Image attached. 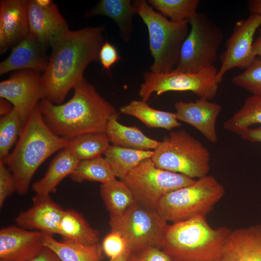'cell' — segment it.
<instances>
[{"mask_svg": "<svg viewBox=\"0 0 261 261\" xmlns=\"http://www.w3.org/2000/svg\"><path fill=\"white\" fill-rule=\"evenodd\" d=\"M102 26L69 30L51 46L47 66L42 74L45 99L61 104L69 91L84 78L87 66L99 61L104 43Z\"/></svg>", "mask_w": 261, "mask_h": 261, "instance_id": "1", "label": "cell"}, {"mask_svg": "<svg viewBox=\"0 0 261 261\" xmlns=\"http://www.w3.org/2000/svg\"><path fill=\"white\" fill-rule=\"evenodd\" d=\"M72 97L57 104L48 100L38 104L43 119L57 135L71 139L89 133L105 132L109 119L118 114L84 78L73 88Z\"/></svg>", "mask_w": 261, "mask_h": 261, "instance_id": "2", "label": "cell"}, {"mask_svg": "<svg viewBox=\"0 0 261 261\" xmlns=\"http://www.w3.org/2000/svg\"><path fill=\"white\" fill-rule=\"evenodd\" d=\"M69 141L51 131L36 107L22 126L14 149L1 160L13 174L16 192L26 194L39 167L53 153L65 148Z\"/></svg>", "mask_w": 261, "mask_h": 261, "instance_id": "3", "label": "cell"}, {"mask_svg": "<svg viewBox=\"0 0 261 261\" xmlns=\"http://www.w3.org/2000/svg\"><path fill=\"white\" fill-rule=\"evenodd\" d=\"M232 231L225 226L214 229L199 216L168 224L161 248L173 261H221Z\"/></svg>", "mask_w": 261, "mask_h": 261, "instance_id": "4", "label": "cell"}, {"mask_svg": "<svg viewBox=\"0 0 261 261\" xmlns=\"http://www.w3.org/2000/svg\"><path fill=\"white\" fill-rule=\"evenodd\" d=\"M132 4L136 14L147 28L149 49L153 58L150 71L166 73L174 71L188 34V22L169 20L145 0H136Z\"/></svg>", "mask_w": 261, "mask_h": 261, "instance_id": "5", "label": "cell"}, {"mask_svg": "<svg viewBox=\"0 0 261 261\" xmlns=\"http://www.w3.org/2000/svg\"><path fill=\"white\" fill-rule=\"evenodd\" d=\"M151 159L161 169L199 178L210 170L209 150L184 130L172 131L154 150Z\"/></svg>", "mask_w": 261, "mask_h": 261, "instance_id": "6", "label": "cell"}, {"mask_svg": "<svg viewBox=\"0 0 261 261\" xmlns=\"http://www.w3.org/2000/svg\"><path fill=\"white\" fill-rule=\"evenodd\" d=\"M225 193L223 186L213 176L207 175L165 195L156 210L167 222L173 223L206 217Z\"/></svg>", "mask_w": 261, "mask_h": 261, "instance_id": "7", "label": "cell"}, {"mask_svg": "<svg viewBox=\"0 0 261 261\" xmlns=\"http://www.w3.org/2000/svg\"><path fill=\"white\" fill-rule=\"evenodd\" d=\"M188 22L190 31L183 43L174 70L195 72L214 66L223 33L220 27L203 13H197Z\"/></svg>", "mask_w": 261, "mask_h": 261, "instance_id": "8", "label": "cell"}, {"mask_svg": "<svg viewBox=\"0 0 261 261\" xmlns=\"http://www.w3.org/2000/svg\"><path fill=\"white\" fill-rule=\"evenodd\" d=\"M167 222L156 210L136 203L124 212L110 216L111 231L124 238L131 252L148 246L161 247Z\"/></svg>", "mask_w": 261, "mask_h": 261, "instance_id": "9", "label": "cell"}, {"mask_svg": "<svg viewBox=\"0 0 261 261\" xmlns=\"http://www.w3.org/2000/svg\"><path fill=\"white\" fill-rule=\"evenodd\" d=\"M121 180L132 190L139 204L154 210L165 195L195 181L157 167L151 158L143 160Z\"/></svg>", "mask_w": 261, "mask_h": 261, "instance_id": "10", "label": "cell"}, {"mask_svg": "<svg viewBox=\"0 0 261 261\" xmlns=\"http://www.w3.org/2000/svg\"><path fill=\"white\" fill-rule=\"evenodd\" d=\"M215 66L195 72H184L173 71L166 73L151 71L143 73L144 81L139 89L142 100L147 102L153 93L159 96L168 91H191L200 98L211 100L218 92Z\"/></svg>", "mask_w": 261, "mask_h": 261, "instance_id": "11", "label": "cell"}, {"mask_svg": "<svg viewBox=\"0 0 261 261\" xmlns=\"http://www.w3.org/2000/svg\"><path fill=\"white\" fill-rule=\"evenodd\" d=\"M0 97L17 110L23 126L40 102L45 99L42 74L30 70L15 72L0 82Z\"/></svg>", "mask_w": 261, "mask_h": 261, "instance_id": "12", "label": "cell"}, {"mask_svg": "<svg viewBox=\"0 0 261 261\" xmlns=\"http://www.w3.org/2000/svg\"><path fill=\"white\" fill-rule=\"evenodd\" d=\"M261 26V16L251 14L246 19L238 21L221 56V64L216 79L218 84L225 73L234 68H247L255 60L253 52V38Z\"/></svg>", "mask_w": 261, "mask_h": 261, "instance_id": "13", "label": "cell"}, {"mask_svg": "<svg viewBox=\"0 0 261 261\" xmlns=\"http://www.w3.org/2000/svg\"><path fill=\"white\" fill-rule=\"evenodd\" d=\"M43 233L11 226L0 231V260L28 261L44 248Z\"/></svg>", "mask_w": 261, "mask_h": 261, "instance_id": "14", "label": "cell"}, {"mask_svg": "<svg viewBox=\"0 0 261 261\" xmlns=\"http://www.w3.org/2000/svg\"><path fill=\"white\" fill-rule=\"evenodd\" d=\"M29 32L46 48L69 30L68 24L60 14L56 4L39 5L36 0H28Z\"/></svg>", "mask_w": 261, "mask_h": 261, "instance_id": "15", "label": "cell"}, {"mask_svg": "<svg viewBox=\"0 0 261 261\" xmlns=\"http://www.w3.org/2000/svg\"><path fill=\"white\" fill-rule=\"evenodd\" d=\"M28 0L0 2V53L14 47L29 33Z\"/></svg>", "mask_w": 261, "mask_h": 261, "instance_id": "16", "label": "cell"}, {"mask_svg": "<svg viewBox=\"0 0 261 261\" xmlns=\"http://www.w3.org/2000/svg\"><path fill=\"white\" fill-rule=\"evenodd\" d=\"M33 205L21 212L14 221L20 227L52 235L58 234V227L65 210L54 202L50 195L36 194Z\"/></svg>", "mask_w": 261, "mask_h": 261, "instance_id": "17", "label": "cell"}, {"mask_svg": "<svg viewBox=\"0 0 261 261\" xmlns=\"http://www.w3.org/2000/svg\"><path fill=\"white\" fill-rule=\"evenodd\" d=\"M177 119L198 130L210 142L218 141L216 125L221 106L204 98L195 102H177L174 104Z\"/></svg>", "mask_w": 261, "mask_h": 261, "instance_id": "18", "label": "cell"}, {"mask_svg": "<svg viewBox=\"0 0 261 261\" xmlns=\"http://www.w3.org/2000/svg\"><path fill=\"white\" fill-rule=\"evenodd\" d=\"M46 48L31 33L14 46L0 63V75L14 70H30L44 72L48 63Z\"/></svg>", "mask_w": 261, "mask_h": 261, "instance_id": "19", "label": "cell"}, {"mask_svg": "<svg viewBox=\"0 0 261 261\" xmlns=\"http://www.w3.org/2000/svg\"><path fill=\"white\" fill-rule=\"evenodd\" d=\"M221 261H261V222L232 230Z\"/></svg>", "mask_w": 261, "mask_h": 261, "instance_id": "20", "label": "cell"}, {"mask_svg": "<svg viewBox=\"0 0 261 261\" xmlns=\"http://www.w3.org/2000/svg\"><path fill=\"white\" fill-rule=\"evenodd\" d=\"M119 114L109 120L105 130L113 145L141 150H154L160 142L145 135L138 128L121 124Z\"/></svg>", "mask_w": 261, "mask_h": 261, "instance_id": "21", "label": "cell"}, {"mask_svg": "<svg viewBox=\"0 0 261 261\" xmlns=\"http://www.w3.org/2000/svg\"><path fill=\"white\" fill-rule=\"evenodd\" d=\"M79 161L66 148L61 150L50 163L44 176L32 184V189L36 194L55 193L59 183L70 176Z\"/></svg>", "mask_w": 261, "mask_h": 261, "instance_id": "22", "label": "cell"}, {"mask_svg": "<svg viewBox=\"0 0 261 261\" xmlns=\"http://www.w3.org/2000/svg\"><path fill=\"white\" fill-rule=\"evenodd\" d=\"M58 234L65 242L83 245L99 244V231L91 227L80 214L72 210H64Z\"/></svg>", "mask_w": 261, "mask_h": 261, "instance_id": "23", "label": "cell"}, {"mask_svg": "<svg viewBox=\"0 0 261 261\" xmlns=\"http://www.w3.org/2000/svg\"><path fill=\"white\" fill-rule=\"evenodd\" d=\"M136 14L132 2L130 0H101L86 16L97 15L106 16L118 26L123 41L130 40L132 30V18Z\"/></svg>", "mask_w": 261, "mask_h": 261, "instance_id": "24", "label": "cell"}, {"mask_svg": "<svg viewBox=\"0 0 261 261\" xmlns=\"http://www.w3.org/2000/svg\"><path fill=\"white\" fill-rule=\"evenodd\" d=\"M121 113L134 116L149 128L169 130L180 126L175 113L163 111L150 107L143 100H134L120 108Z\"/></svg>", "mask_w": 261, "mask_h": 261, "instance_id": "25", "label": "cell"}, {"mask_svg": "<svg viewBox=\"0 0 261 261\" xmlns=\"http://www.w3.org/2000/svg\"><path fill=\"white\" fill-rule=\"evenodd\" d=\"M43 233V232H42ZM44 246L52 250L61 261H101L102 250L100 244L83 245L58 241L52 235L43 233Z\"/></svg>", "mask_w": 261, "mask_h": 261, "instance_id": "26", "label": "cell"}, {"mask_svg": "<svg viewBox=\"0 0 261 261\" xmlns=\"http://www.w3.org/2000/svg\"><path fill=\"white\" fill-rule=\"evenodd\" d=\"M154 150H141L112 145L104 153V158L115 176L120 180L143 160L151 158Z\"/></svg>", "mask_w": 261, "mask_h": 261, "instance_id": "27", "label": "cell"}, {"mask_svg": "<svg viewBox=\"0 0 261 261\" xmlns=\"http://www.w3.org/2000/svg\"><path fill=\"white\" fill-rule=\"evenodd\" d=\"M100 192L110 216L120 215L138 203L134 193L127 184L116 178L102 184Z\"/></svg>", "mask_w": 261, "mask_h": 261, "instance_id": "28", "label": "cell"}, {"mask_svg": "<svg viewBox=\"0 0 261 261\" xmlns=\"http://www.w3.org/2000/svg\"><path fill=\"white\" fill-rule=\"evenodd\" d=\"M69 140L65 148L79 161L101 156L111 145L105 132L86 133Z\"/></svg>", "mask_w": 261, "mask_h": 261, "instance_id": "29", "label": "cell"}, {"mask_svg": "<svg viewBox=\"0 0 261 261\" xmlns=\"http://www.w3.org/2000/svg\"><path fill=\"white\" fill-rule=\"evenodd\" d=\"M261 124V94L246 100L242 107L223 124L227 130L240 135L253 125Z\"/></svg>", "mask_w": 261, "mask_h": 261, "instance_id": "30", "label": "cell"}, {"mask_svg": "<svg viewBox=\"0 0 261 261\" xmlns=\"http://www.w3.org/2000/svg\"><path fill=\"white\" fill-rule=\"evenodd\" d=\"M70 177L75 182L90 181L102 184L116 178L108 163L102 156L80 161Z\"/></svg>", "mask_w": 261, "mask_h": 261, "instance_id": "31", "label": "cell"}, {"mask_svg": "<svg viewBox=\"0 0 261 261\" xmlns=\"http://www.w3.org/2000/svg\"><path fill=\"white\" fill-rule=\"evenodd\" d=\"M147 2L174 21L189 22L197 12L199 0H148ZM189 23V22H188Z\"/></svg>", "mask_w": 261, "mask_h": 261, "instance_id": "32", "label": "cell"}, {"mask_svg": "<svg viewBox=\"0 0 261 261\" xmlns=\"http://www.w3.org/2000/svg\"><path fill=\"white\" fill-rule=\"evenodd\" d=\"M22 124L17 110L13 108L0 119V160L9 154L10 150L18 141Z\"/></svg>", "mask_w": 261, "mask_h": 261, "instance_id": "33", "label": "cell"}, {"mask_svg": "<svg viewBox=\"0 0 261 261\" xmlns=\"http://www.w3.org/2000/svg\"><path fill=\"white\" fill-rule=\"evenodd\" d=\"M232 81L253 95L261 94V58H256L243 72L235 75Z\"/></svg>", "mask_w": 261, "mask_h": 261, "instance_id": "34", "label": "cell"}, {"mask_svg": "<svg viewBox=\"0 0 261 261\" xmlns=\"http://www.w3.org/2000/svg\"><path fill=\"white\" fill-rule=\"evenodd\" d=\"M127 261H173L160 248L148 246L130 252Z\"/></svg>", "mask_w": 261, "mask_h": 261, "instance_id": "35", "label": "cell"}, {"mask_svg": "<svg viewBox=\"0 0 261 261\" xmlns=\"http://www.w3.org/2000/svg\"><path fill=\"white\" fill-rule=\"evenodd\" d=\"M102 248V251L110 259L121 254L127 249V246L119 233L111 231L104 238Z\"/></svg>", "mask_w": 261, "mask_h": 261, "instance_id": "36", "label": "cell"}, {"mask_svg": "<svg viewBox=\"0 0 261 261\" xmlns=\"http://www.w3.org/2000/svg\"><path fill=\"white\" fill-rule=\"evenodd\" d=\"M16 191V186L13 174L3 162L0 160V207L6 199Z\"/></svg>", "mask_w": 261, "mask_h": 261, "instance_id": "37", "label": "cell"}, {"mask_svg": "<svg viewBox=\"0 0 261 261\" xmlns=\"http://www.w3.org/2000/svg\"><path fill=\"white\" fill-rule=\"evenodd\" d=\"M120 59V56L115 46L105 41L99 53V61L102 69L109 71L111 67Z\"/></svg>", "mask_w": 261, "mask_h": 261, "instance_id": "38", "label": "cell"}, {"mask_svg": "<svg viewBox=\"0 0 261 261\" xmlns=\"http://www.w3.org/2000/svg\"><path fill=\"white\" fill-rule=\"evenodd\" d=\"M240 136L243 139L250 142L261 143V127L247 129Z\"/></svg>", "mask_w": 261, "mask_h": 261, "instance_id": "39", "label": "cell"}, {"mask_svg": "<svg viewBox=\"0 0 261 261\" xmlns=\"http://www.w3.org/2000/svg\"><path fill=\"white\" fill-rule=\"evenodd\" d=\"M28 261H61L58 256L50 248L44 247L36 256Z\"/></svg>", "mask_w": 261, "mask_h": 261, "instance_id": "40", "label": "cell"}, {"mask_svg": "<svg viewBox=\"0 0 261 261\" xmlns=\"http://www.w3.org/2000/svg\"><path fill=\"white\" fill-rule=\"evenodd\" d=\"M251 14L261 16V0H250L247 2Z\"/></svg>", "mask_w": 261, "mask_h": 261, "instance_id": "41", "label": "cell"}, {"mask_svg": "<svg viewBox=\"0 0 261 261\" xmlns=\"http://www.w3.org/2000/svg\"><path fill=\"white\" fill-rule=\"evenodd\" d=\"M12 104L7 100L0 98V115L3 116L10 113L13 109Z\"/></svg>", "mask_w": 261, "mask_h": 261, "instance_id": "42", "label": "cell"}, {"mask_svg": "<svg viewBox=\"0 0 261 261\" xmlns=\"http://www.w3.org/2000/svg\"><path fill=\"white\" fill-rule=\"evenodd\" d=\"M259 36L253 42V52L254 55L259 56L261 58V28L259 29Z\"/></svg>", "mask_w": 261, "mask_h": 261, "instance_id": "43", "label": "cell"}, {"mask_svg": "<svg viewBox=\"0 0 261 261\" xmlns=\"http://www.w3.org/2000/svg\"><path fill=\"white\" fill-rule=\"evenodd\" d=\"M130 251L127 248L120 255L108 261H127Z\"/></svg>", "mask_w": 261, "mask_h": 261, "instance_id": "44", "label": "cell"}, {"mask_svg": "<svg viewBox=\"0 0 261 261\" xmlns=\"http://www.w3.org/2000/svg\"><path fill=\"white\" fill-rule=\"evenodd\" d=\"M36 1L39 5L43 7L48 6L53 2L51 0H36Z\"/></svg>", "mask_w": 261, "mask_h": 261, "instance_id": "45", "label": "cell"}, {"mask_svg": "<svg viewBox=\"0 0 261 261\" xmlns=\"http://www.w3.org/2000/svg\"><path fill=\"white\" fill-rule=\"evenodd\" d=\"M0 261H3L0 260Z\"/></svg>", "mask_w": 261, "mask_h": 261, "instance_id": "46", "label": "cell"}]
</instances>
